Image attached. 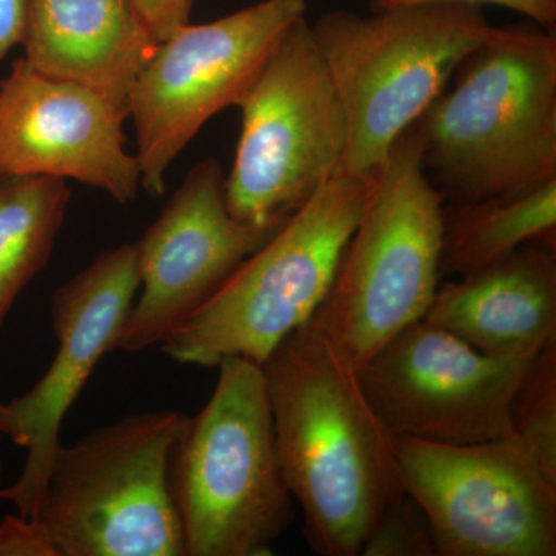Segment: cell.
<instances>
[{
  "label": "cell",
  "mask_w": 556,
  "mask_h": 556,
  "mask_svg": "<svg viewBox=\"0 0 556 556\" xmlns=\"http://www.w3.org/2000/svg\"><path fill=\"white\" fill-rule=\"evenodd\" d=\"M281 470L311 548L358 556L404 493L393 434L369 405L357 368L311 321L262 364Z\"/></svg>",
  "instance_id": "cell-1"
},
{
  "label": "cell",
  "mask_w": 556,
  "mask_h": 556,
  "mask_svg": "<svg viewBox=\"0 0 556 556\" xmlns=\"http://www.w3.org/2000/svg\"><path fill=\"white\" fill-rule=\"evenodd\" d=\"M445 203L518 195L556 179V35L492 27L416 121Z\"/></svg>",
  "instance_id": "cell-2"
},
{
  "label": "cell",
  "mask_w": 556,
  "mask_h": 556,
  "mask_svg": "<svg viewBox=\"0 0 556 556\" xmlns=\"http://www.w3.org/2000/svg\"><path fill=\"white\" fill-rule=\"evenodd\" d=\"M207 404L188 416L169 457L186 556H268L294 525L262 365L218 364Z\"/></svg>",
  "instance_id": "cell-3"
},
{
  "label": "cell",
  "mask_w": 556,
  "mask_h": 556,
  "mask_svg": "<svg viewBox=\"0 0 556 556\" xmlns=\"http://www.w3.org/2000/svg\"><path fill=\"white\" fill-rule=\"evenodd\" d=\"M490 30L482 7L470 3H416L372 16L321 14L313 31L348 123L340 175L378 170Z\"/></svg>",
  "instance_id": "cell-4"
},
{
  "label": "cell",
  "mask_w": 556,
  "mask_h": 556,
  "mask_svg": "<svg viewBox=\"0 0 556 556\" xmlns=\"http://www.w3.org/2000/svg\"><path fill=\"white\" fill-rule=\"evenodd\" d=\"M444 207L412 126L376 170L327 298L309 320L354 367L426 316L442 281Z\"/></svg>",
  "instance_id": "cell-5"
},
{
  "label": "cell",
  "mask_w": 556,
  "mask_h": 556,
  "mask_svg": "<svg viewBox=\"0 0 556 556\" xmlns=\"http://www.w3.org/2000/svg\"><path fill=\"white\" fill-rule=\"evenodd\" d=\"M375 174L339 175L291 215L192 317L161 343L182 365L214 368L229 356L262 365L327 298Z\"/></svg>",
  "instance_id": "cell-6"
},
{
  "label": "cell",
  "mask_w": 556,
  "mask_h": 556,
  "mask_svg": "<svg viewBox=\"0 0 556 556\" xmlns=\"http://www.w3.org/2000/svg\"><path fill=\"white\" fill-rule=\"evenodd\" d=\"M186 417L135 413L61 445L38 511L61 556H186L169 486Z\"/></svg>",
  "instance_id": "cell-7"
},
{
  "label": "cell",
  "mask_w": 556,
  "mask_h": 556,
  "mask_svg": "<svg viewBox=\"0 0 556 556\" xmlns=\"http://www.w3.org/2000/svg\"><path fill=\"white\" fill-rule=\"evenodd\" d=\"M237 108L229 212L254 225L285 223L339 177L346 150L345 109L306 16L278 40Z\"/></svg>",
  "instance_id": "cell-8"
},
{
  "label": "cell",
  "mask_w": 556,
  "mask_h": 556,
  "mask_svg": "<svg viewBox=\"0 0 556 556\" xmlns=\"http://www.w3.org/2000/svg\"><path fill=\"white\" fill-rule=\"evenodd\" d=\"M306 9V0H262L208 24L185 25L159 42L129 97L135 156L149 195H163L172 163L204 124L240 104Z\"/></svg>",
  "instance_id": "cell-9"
},
{
  "label": "cell",
  "mask_w": 556,
  "mask_h": 556,
  "mask_svg": "<svg viewBox=\"0 0 556 556\" xmlns=\"http://www.w3.org/2000/svg\"><path fill=\"white\" fill-rule=\"evenodd\" d=\"M393 444L437 556L556 555V482L514 434L473 444L393 437Z\"/></svg>",
  "instance_id": "cell-10"
},
{
  "label": "cell",
  "mask_w": 556,
  "mask_h": 556,
  "mask_svg": "<svg viewBox=\"0 0 556 556\" xmlns=\"http://www.w3.org/2000/svg\"><path fill=\"white\" fill-rule=\"evenodd\" d=\"M536 356H489L422 318L380 348L357 376L393 437L473 444L514 434L515 397Z\"/></svg>",
  "instance_id": "cell-11"
},
{
  "label": "cell",
  "mask_w": 556,
  "mask_h": 556,
  "mask_svg": "<svg viewBox=\"0 0 556 556\" xmlns=\"http://www.w3.org/2000/svg\"><path fill=\"white\" fill-rule=\"evenodd\" d=\"M138 289L137 247L124 243L102 252L51 295L53 362L27 393L0 401V434L27 452L17 481L0 486V501L22 517L38 518L62 424L101 358L118 346Z\"/></svg>",
  "instance_id": "cell-12"
},
{
  "label": "cell",
  "mask_w": 556,
  "mask_h": 556,
  "mask_svg": "<svg viewBox=\"0 0 556 556\" xmlns=\"http://www.w3.org/2000/svg\"><path fill=\"white\" fill-rule=\"evenodd\" d=\"M278 225L241 222L229 212L217 160L193 166L137 247L139 298L116 350L161 345L207 302Z\"/></svg>",
  "instance_id": "cell-13"
},
{
  "label": "cell",
  "mask_w": 556,
  "mask_h": 556,
  "mask_svg": "<svg viewBox=\"0 0 556 556\" xmlns=\"http://www.w3.org/2000/svg\"><path fill=\"white\" fill-rule=\"evenodd\" d=\"M127 118L100 91L50 78L21 58L0 80V174L75 179L129 204L141 172L124 148Z\"/></svg>",
  "instance_id": "cell-14"
},
{
  "label": "cell",
  "mask_w": 556,
  "mask_h": 556,
  "mask_svg": "<svg viewBox=\"0 0 556 556\" xmlns=\"http://www.w3.org/2000/svg\"><path fill=\"white\" fill-rule=\"evenodd\" d=\"M424 320L489 356H536L556 342L555 244L529 243L441 281Z\"/></svg>",
  "instance_id": "cell-15"
},
{
  "label": "cell",
  "mask_w": 556,
  "mask_h": 556,
  "mask_svg": "<svg viewBox=\"0 0 556 556\" xmlns=\"http://www.w3.org/2000/svg\"><path fill=\"white\" fill-rule=\"evenodd\" d=\"M22 46L36 72L100 91L129 116L131 87L159 42L134 0H28Z\"/></svg>",
  "instance_id": "cell-16"
},
{
  "label": "cell",
  "mask_w": 556,
  "mask_h": 556,
  "mask_svg": "<svg viewBox=\"0 0 556 556\" xmlns=\"http://www.w3.org/2000/svg\"><path fill=\"white\" fill-rule=\"evenodd\" d=\"M556 179L525 193L445 203L441 274L460 277L529 243L555 244Z\"/></svg>",
  "instance_id": "cell-17"
},
{
  "label": "cell",
  "mask_w": 556,
  "mask_h": 556,
  "mask_svg": "<svg viewBox=\"0 0 556 556\" xmlns=\"http://www.w3.org/2000/svg\"><path fill=\"white\" fill-rule=\"evenodd\" d=\"M70 200L65 179L0 174V328L49 263Z\"/></svg>",
  "instance_id": "cell-18"
},
{
  "label": "cell",
  "mask_w": 556,
  "mask_h": 556,
  "mask_svg": "<svg viewBox=\"0 0 556 556\" xmlns=\"http://www.w3.org/2000/svg\"><path fill=\"white\" fill-rule=\"evenodd\" d=\"M511 431L547 478L556 482V342L538 354L519 388Z\"/></svg>",
  "instance_id": "cell-19"
},
{
  "label": "cell",
  "mask_w": 556,
  "mask_h": 556,
  "mask_svg": "<svg viewBox=\"0 0 556 556\" xmlns=\"http://www.w3.org/2000/svg\"><path fill=\"white\" fill-rule=\"evenodd\" d=\"M362 556H437L422 507L407 492L391 500L361 548Z\"/></svg>",
  "instance_id": "cell-20"
},
{
  "label": "cell",
  "mask_w": 556,
  "mask_h": 556,
  "mask_svg": "<svg viewBox=\"0 0 556 556\" xmlns=\"http://www.w3.org/2000/svg\"><path fill=\"white\" fill-rule=\"evenodd\" d=\"M0 556H61L39 518L7 515L0 521Z\"/></svg>",
  "instance_id": "cell-21"
},
{
  "label": "cell",
  "mask_w": 556,
  "mask_h": 556,
  "mask_svg": "<svg viewBox=\"0 0 556 556\" xmlns=\"http://www.w3.org/2000/svg\"><path fill=\"white\" fill-rule=\"evenodd\" d=\"M134 5L153 39L163 42L190 24L193 0H134Z\"/></svg>",
  "instance_id": "cell-22"
},
{
  "label": "cell",
  "mask_w": 556,
  "mask_h": 556,
  "mask_svg": "<svg viewBox=\"0 0 556 556\" xmlns=\"http://www.w3.org/2000/svg\"><path fill=\"white\" fill-rule=\"evenodd\" d=\"M447 2L470 3V5H497L526 16L533 24L544 28H554L556 22V0H375L378 10L393 9L416 3Z\"/></svg>",
  "instance_id": "cell-23"
},
{
  "label": "cell",
  "mask_w": 556,
  "mask_h": 556,
  "mask_svg": "<svg viewBox=\"0 0 556 556\" xmlns=\"http://www.w3.org/2000/svg\"><path fill=\"white\" fill-rule=\"evenodd\" d=\"M27 17L28 0H0V61L24 42Z\"/></svg>",
  "instance_id": "cell-24"
},
{
  "label": "cell",
  "mask_w": 556,
  "mask_h": 556,
  "mask_svg": "<svg viewBox=\"0 0 556 556\" xmlns=\"http://www.w3.org/2000/svg\"><path fill=\"white\" fill-rule=\"evenodd\" d=\"M0 481H2V463H0Z\"/></svg>",
  "instance_id": "cell-25"
}]
</instances>
